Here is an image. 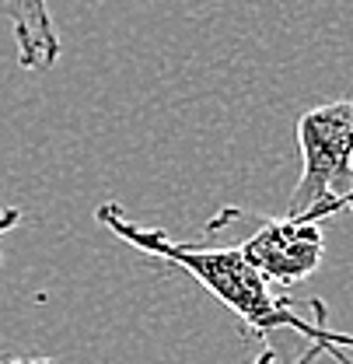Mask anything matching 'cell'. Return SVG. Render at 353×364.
I'll return each instance as SVG.
<instances>
[{
  "label": "cell",
  "instance_id": "cell-5",
  "mask_svg": "<svg viewBox=\"0 0 353 364\" xmlns=\"http://www.w3.org/2000/svg\"><path fill=\"white\" fill-rule=\"evenodd\" d=\"M325 354L332 358L336 364H353L350 358H347V350H353V333H336V329H329L325 333Z\"/></svg>",
  "mask_w": 353,
  "mask_h": 364
},
{
  "label": "cell",
  "instance_id": "cell-2",
  "mask_svg": "<svg viewBox=\"0 0 353 364\" xmlns=\"http://www.w3.org/2000/svg\"><path fill=\"white\" fill-rule=\"evenodd\" d=\"M301 176L287 214L325 210L329 218L353 210V98L325 102L298 119Z\"/></svg>",
  "mask_w": 353,
  "mask_h": 364
},
{
  "label": "cell",
  "instance_id": "cell-1",
  "mask_svg": "<svg viewBox=\"0 0 353 364\" xmlns=\"http://www.w3.org/2000/svg\"><path fill=\"white\" fill-rule=\"evenodd\" d=\"M94 218H98V225H105L116 238L130 242L147 259H161L175 270L189 273L203 291H210L224 309H231L241 318L252 336H273L276 329H290L308 340V350L318 343L322 326H325V305L318 298H311V318H305L298 312V301L273 291V284L234 245L210 249V245H196V242H175L161 228L130 221L116 203H102L94 210Z\"/></svg>",
  "mask_w": 353,
  "mask_h": 364
},
{
  "label": "cell",
  "instance_id": "cell-7",
  "mask_svg": "<svg viewBox=\"0 0 353 364\" xmlns=\"http://www.w3.org/2000/svg\"><path fill=\"white\" fill-rule=\"evenodd\" d=\"M0 364H63L53 358H0Z\"/></svg>",
  "mask_w": 353,
  "mask_h": 364
},
{
  "label": "cell",
  "instance_id": "cell-4",
  "mask_svg": "<svg viewBox=\"0 0 353 364\" xmlns=\"http://www.w3.org/2000/svg\"><path fill=\"white\" fill-rule=\"evenodd\" d=\"M0 14L7 18L18 63L25 70H49L60 60V32L49 14V0H0Z\"/></svg>",
  "mask_w": 353,
  "mask_h": 364
},
{
  "label": "cell",
  "instance_id": "cell-6",
  "mask_svg": "<svg viewBox=\"0 0 353 364\" xmlns=\"http://www.w3.org/2000/svg\"><path fill=\"white\" fill-rule=\"evenodd\" d=\"M18 221H21V210H18V207H4V210H0V238L18 225ZM0 263H4V252H0Z\"/></svg>",
  "mask_w": 353,
  "mask_h": 364
},
{
  "label": "cell",
  "instance_id": "cell-3",
  "mask_svg": "<svg viewBox=\"0 0 353 364\" xmlns=\"http://www.w3.org/2000/svg\"><path fill=\"white\" fill-rule=\"evenodd\" d=\"M252 218V231L234 245L269 284L290 287L318 270L325 242H322V221H329L325 210H305V214H283V218Z\"/></svg>",
  "mask_w": 353,
  "mask_h": 364
},
{
  "label": "cell",
  "instance_id": "cell-8",
  "mask_svg": "<svg viewBox=\"0 0 353 364\" xmlns=\"http://www.w3.org/2000/svg\"><path fill=\"white\" fill-rule=\"evenodd\" d=\"M249 364H276V350H273V347H263Z\"/></svg>",
  "mask_w": 353,
  "mask_h": 364
}]
</instances>
